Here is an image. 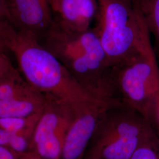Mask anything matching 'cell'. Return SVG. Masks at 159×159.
<instances>
[{
  "label": "cell",
  "mask_w": 159,
  "mask_h": 159,
  "mask_svg": "<svg viewBox=\"0 0 159 159\" xmlns=\"http://www.w3.org/2000/svg\"><path fill=\"white\" fill-rule=\"evenodd\" d=\"M0 36L16 58L24 80L35 90L60 102L71 104L95 98L80 85L68 69L42 46L36 34L17 30L0 20Z\"/></svg>",
  "instance_id": "6da1fadb"
},
{
  "label": "cell",
  "mask_w": 159,
  "mask_h": 159,
  "mask_svg": "<svg viewBox=\"0 0 159 159\" xmlns=\"http://www.w3.org/2000/svg\"><path fill=\"white\" fill-rule=\"evenodd\" d=\"M94 27L114 68L139 56L149 33L134 0H97Z\"/></svg>",
  "instance_id": "7a4b0ae2"
},
{
  "label": "cell",
  "mask_w": 159,
  "mask_h": 159,
  "mask_svg": "<svg viewBox=\"0 0 159 159\" xmlns=\"http://www.w3.org/2000/svg\"><path fill=\"white\" fill-rule=\"evenodd\" d=\"M120 100L151 123L154 121L155 97L159 88V67L150 35L142 53L117 69Z\"/></svg>",
  "instance_id": "3957f363"
},
{
  "label": "cell",
  "mask_w": 159,
  "mask_h": 159,
  "mask_svg": "<svg viewBox=\"0 0 159 159\" xmlns=\"http://www.w3.org/2000/svg\"><path fill=\"white\" fill-rule=\"evenodd\" d=\"M120 102L91 98L70 104L71 117L60 159H84L97 126L108 108Z\"/></svg>",
  "instance_id": "277c9868"
},
{
  "label": "cell",
  "mask_w": 159,
  "mask_h": 159,
  "mask_svg": "<svg viewBox=\"0 0 159 159\" xmlns=\"http://www.w3.org/2000/svg\"><path fill=\"white\" fill-rule=\"evenodd\" d=\"M153 130L152 123L142 114L123 102H119L108 108L102 116L85 155L120 139L142 135Z\"/></svg>",
  "instance_id": "5b68a950"
},
{
  "label": "cell",
  "mask_w": 159,
  "mask_h": 159,
  "mask_svg": "<svg viewBox=\"0 0 159 159\" xmlns=\"http://www.w3.org/2000/svg\"><path fill=\"white\" fill-rule=\"evenodd\" d=\"M54 24L65 32L79 34L90 29L98 12L97 0H57L51 5Z\"/></svg>",
  "instance_id": "8992f818"
},
{
  "label": "cell",
  "mask_w": 159,
  "mask_h": 159,
  "mask_svg": "<svg viewBox=\"0 0 159 159\" xmlns=\"http://www.w3.org/2000/svg\"><path fill=\"white\" fill-rule=\"evenodd\" d=\"M13 24L38 35L46 34L53 24L50 0H7Z\"/></svg>",
  "instance_id": "52a82bcc"
},
{
  "label": "cell",
  "mask_w": 159,
  "mask_h": 159,
  "mask_svg": "<svg viewBox=\"0 0 159 159\" xmlns=\"http://www.w3.org/2000/svg\"><path fill=\"white\" fill-rule=\"evenodd\" d=\"M155 135L153 130L142 135L120 139L95 152L86 154L84 159H130L141 145Z\"/></svg>",
  "instance_id": "ba28073f"
},
{
  "label": "cell",
  "mask_w": 159,
  "mask_h": 159,
  "mask_svg": "<svg viewBox=\"0 0 159 159\" xmlns=\"http://www.w3.org/2000/svg\"><path fill=\"white\" fill-rule=\"evenodd\" d=\"M46 101L47 97L41 93L26 98L0 100V118H25L40 114Z\"/></svg>",
  "instance_id": "9c48e42d"
},
{
  "label": "cell",
  "mask_w": 159,
  "mask_h": 159,
  "mask_svg": "<svg viewBox=\"0 0 159 159\" xmlns=\"http://www.w3.org/2000/svg\"><path fill=\"white\" fill-rule=\"evenodd\" d=\"M39 93L22 79L18 71L0 81V100L26 98Z\"/></svg>",
  "instance_id": "30bf717a"
},
{
  "label": "cell",
  "mask_w": 159,
  "mask_h": 159,
  "mask_svg": "<svg viewBox=\"0 0 159 159\" xmlns=\"http://www.w3.org/2000/svg\"><path fill=\"white\" fill-rule=\"evenodd\" d=\"M144 22L154 42V51L159 57V0H134Z\"/></svg>",
  "instance_id": "8fae6325"
},
{
  "label": "cell",
  "mask_w": 159,
  "mask_h": 159,
  "mask_svg": "<svg viewBox=\"0 0 159 159\" xmlns=\"http://www.w3.org/2000/svg\"><path fill=\"white\" fill-rule=\"evenodd\" d=\"M40 114L30 117H3L0 118V128L12 133H23L32 135L34 127Z\"/></svg>",
  "instance_id": "7c38bea8"
},
{
  "label": "cell",
  "mask_w": 159,
  "mask_h": 159,
  "mask_svg": "<svg viewBox=\"0 0 159 159\" xmlns=\"http://www.w3.org/2000/svg\"><path fill=\"white\" fill-rule=\"evenodd\" d=\"M130 159H159V138L152 137L140 146Z\"/></svg>",
  "instance_id": "4fadbf2b"
},
{
  "label": "cell",
  "mask_w": 159,
  "mask_h": 159,
  "mask_svg": "<svg viewBox=\"0 0 159 159\" xmlns=\"http://www.w3.org/2000/svg\"><path fill=\"white\" fill-rule=\"evenodd\" d=\"M29 135L23 133H12L8 147L16 153H23L29 148Z\"/></svg>",
  "instance_id": "5bb4252c"
},
{
  "label": "cell",
  "mask_w": 159,
  "mask_h": 159,
  "mask_svg": "<svg viewBox=\"0 0 159 159\" xmlns=\"http://www.w3.org/2000/svg\"><path fill=\"white\" fill-rule=\"evenodd\" d=\"M17 71L6 54V51L0 50V81Z\"/></svg>",
  "instance_id": "9a60e30c"
},
{
  "label": "cell",
  "mask_w": 159,
  "mask_h": 159,
  "mask_svg": "<svg viewBox=\"0 0 159 159\" xmlns=\"http://www.w3.org/2000/svg\"><path fill=\"white\" fill-rule=\"evenodd\" d=\"M0 20L7 21L13 24L7 2L5 0H0Z\"/></svg>",
  "instance_id": "2e32d148"
},
{
  "label": "cell",
  "mask_w": 159,
  "mask_h": 159,
  "mask_svg": "<svg viewBox=\"0 0 159 159\" xmlns=\"http://www.w3.org/2000/svg\"><path fill=\"white\" fill-rule=\"evenodd\" d=\"M17 154L7 147L0 145V159H16Z\"/></svg>",
  "instance_id": "e0dca14e"
},
{
  "label": "cell",
  "mask_w": 159,
  "mask_h": 159,
  "mask_svg": "<svg viewBox=\"0 0 159 159\" xmlns=\"http://www.w3.org/2000/svg\"><path fill=\"white\" fill-rule=\"evenodd\" d=\"M12 134V133L0 128V145L8 146Z\"/></svg>",
  "instance_id": "ac0fdd59"
},
{
  "label": "cell",
  "mask_w": 159,
  "mask_h": 159,
  "mask_svg": "<svg viewBox=\"0 0 159 159\" xmlns=\"http://www.w3.org/2000/svg\"><path fill=\"white\" fill-rule=\"evenodd\" d=\"M154 121H156L158 125L159 130V90L157 92L155 98L154 105Z\"/></svg>",
  "instance_id": "d6986e66"
},
{
  "label": "cell",
  "mask_w": 159,
  "mask_h": 159,
  "mask_svg": "<svg viewBox=\"0 0 159 159\" xmlns=\"http://www.w3.org/2000/svg\"><path fill=\"white\" fill-rule=\"evenodd\" d=\"M41 159L40 157H39L37 154L34 153V152L31 153H29L25 154L23 156L22 159Z\"/></svg>",
  "instance_id": "ffe728a7"
},
{
  "label": "cell",
  "mask_w": 159,
  "mask_h": 159,
  "mask_svg": "<svg viewBox=\"0 0 159 159\" xmlns=\"http://www.w3.org/2000/svg\"><path fill=\"white\" fill-rule=\"evenodd\" d=\"M6 50H7V49L6 48V46H5V44L4 43V41H3V40L2 39L1 37L0 36V50L6 51Z\"/></svg>",
  "instance_id": "44dd1931"
},
{
  "label": "cell",
  "mask_w": 159,
  "mask_h": 159,
  "mask_svg": "<svg viewBox=\"0 0 159 159\" xmlns=\"http://www.w3.org/2000/svg\"><path fill=\"white\" fill-rule=\"evenodd\" d=\"M57 0H50V5H52L53 4H54L56 1H57Z\"/></svg>",
  "instance_id": "7402d4cb"
},
{
  "label": "cell",
  "mask_w": 159,
  "mask_h": 159,
  "mask_svg": "<svg viewBox=\"0 0 159 159\" xmlns=\"http://www.w3.org/2000/svg\"><path fill=\"white\" fill-rule=\"evenodd\" d=\"M5 1H7V0H5Z\"/></svg>",
  "instance_id": "603a6c76"
},
{
  "label": "cell",
  "mask_w": 159,
  "mask_h": 159,
  "mask_svg": "<svg viewBox=\"0 0 159 159\" xmlns=\"http://www.w3.org/2000/svg\"></svg>",
  "instance_id": "cb8c5ba5"
}]
</instances>
